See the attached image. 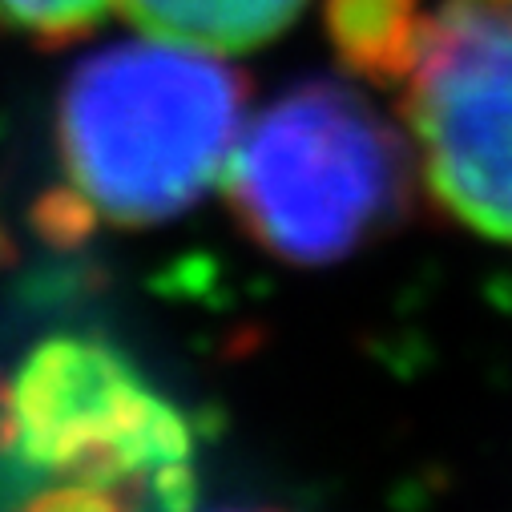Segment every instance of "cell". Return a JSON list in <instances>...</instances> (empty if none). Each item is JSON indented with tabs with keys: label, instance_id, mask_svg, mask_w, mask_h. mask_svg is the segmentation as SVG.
<instances>
[{
	"label": "cell",
	"instance_id": "obj_7",
	"mask_svg": "<svg viewBox=\"0 0 512 512\" xmlns=\"http://www.w3.org/2000/svg\"><path fill=\"white\" fill-rule=\"evenodd\" d=\"M117 0H0V25L37 41V45H69L93 25Z\"/></svg>",
	"mask_w": 512,
	"mask_h": 512
},
{
	"label": "cell",
	"instance_id": "obj_2",
	"mask_svg": "<svg viewBox=\"0 0 512 512\" xmlns=\"http://www.w3.org/2000/svg\"><path fill=\"white\" fill-rule=\"evenodd\" d=\"M190 428L134 363L85 335H57L0 383V476L33 504H186Z\"/></svg>",
	"mask_w": 512,
	"mask_h": 512
},
{
	"label": "cell",
	"instance_id": "obj_4",
	"mask_svg": "<svg viewBox=\"0 0 512 512\" xmlns=\"http://www.w3.org/2000/svg\"><path fill=\"white\" fill-rule=\"evenodd\" d=\"M404 117L432 202L512 250V0H444L428 13Z\"/></svg>",
	"mask_w": 512,
	"mask_h": 512
},
{
	"label": "cell",
	"instance_id": "obj_3",
	"mask_svg": "<svg viewBox=\"0 0 512 512\" xmlns=\"http://www.w3.org/2000/svg\"><path fill=\"white\" fill-rule=\"evenodd\" d=\"M416 150L367 97L307 81L254 117L226 166L242 230L287 263H335L404 218Z\"/></svg>",
	"mask_w": 512,
	"mask_h": 512
},
{
	"label": "cell",
	"instance_id": "obj_5",
	"mask_svg": "<svg viewBox=\"0 0 512 512\" xmlns=\"http://www.w3.org/2000/svg\"><path fill=\"white\" fill-rule=\"evenodd\" d=\"M307 0H121L125 17L154 37L242 53L295 25Z\"/></svg>",
	"mask_w": 512,
	"mask_h": 512
},
{
	"label": "cell",
	"instance_id": "obj_1",
	"mask_svg": "<svg viewBox=\"0 0 512 512\" xmlns=\"http://www.w3.org/2000/svg\"><path fill=\"white\" fill-rule=\"evenodd\" d=\"M246 77L202 45L121 41L73 69L57 105L69 178L53 230L150 226L190 210L242 138Z\"/></svg>",
	"mask_w": 512,
	"mask_h": 512
},
{
	"label": "cell",
	"instance_id": "obj_6",
	"mask_svg": "<svg viewBox=\"0 0 512 512\" xmlns=\"http://www.w3.org/2000/svg\"><path fill=\"white\" fill-rule=\"evenodd\" d=\"M420 0H323V25L339 61L375 85H404L424 41Z\"/></svg>",
	"mask_w": 512,
	"mask_h": 512
}]
</instances>
